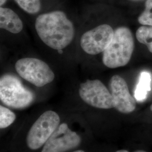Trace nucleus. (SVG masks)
<instances>
[{
    "instance_id": "9b49d317",
    "label": "nucleus",
    "mask_w": 152,
    "mask_h": 152,
    "mask_svg": "<svg viewBox=\"0 0 152 152\" xmlns=\"http://www.w3.org/2000/svg\"><path fill=\"white\" fill-rule=\"evenodd\" d=\"M151 82L152 77L150 73L141 72L135 91V98L137 102H142L146 99L148 92L151 90Z\"/></svg>"
},
{
    "instance_id": "f3484780",
    "label": "nucleus",
    "mask_w": 152,
    "mask_h": 152,
    "mask_svg": "<svg viewBox=\"0 0 152 152\" xmlns=\"http://www.w3.org/2000/svg\"><path fill=\"white\" fill-rule=\"evenodd\" d=\"M116 152H128L127 151H126V150H120V151H118Z\"/></svg>"
},
{
    "instance_id": "f03ea898",
    "label": "nucleus",
    "mask_w": 152,
    "mask_h": 152,
    "mask_svg": "<svg viewBox=\"0 0 152 152\" xmlns=\"http://www.w3.org/2000/svg\"><path fill=\"white\" fill-rule=\"evenodd\" d=\"M134 48L130 30L125 27L117 28L111 42L103 52V63L109 68L124 66L130 61Z\"/></svg>"
},
{
    "instance_id": "ddd939ff",
    "label": "nucleus",
    "mask_w": 152,
    "mask_h": 152,
    "mask_svg": "<svg viewBox=\"0 0 152 152\" xmlns=\"http://www.w3.org/2000/svg\"><path fill=\"white\" fill-rule=\"evenodd\" d=\"M22 10L30 14L38 12L41 7L40 0H14Z\"/></svg>"
},
{
    "instance_id": "dca6fc26",
    "label": "nucleus",
    "mask_w": 152,
    "mask_h": 152,
    "mask_svg": "<svg viewBox=\"0 0 152 152\" xmlns=\"http://www.w3.org/2000/svg\"><path fill=\"white\" fill-rule=\"evenodd\" d=\"M7 0H0V6L2 7L6 3Z\"/></svg>"
},
{
    "instance_id": "6ab92c4d",
    "label": "nucleus",
    "mask_w": 152,
    "mask_h": 152,
    "mask_svg": "<svg viewBox=\"0 0 152 152\" xmlns=\"http://www.w3.org/2000/svg\"><path fill=\"white\" fill-rule=\"evenodd\" d=\"M85 152L84 151H75V152Z\"/></svg>"
},
{
    "instance_id": "423d86ee",
    "label": "nucleus",
    "mask_w": 152,
    "mask_h": 152,
    "mask_svg": "<svg viewBox=\"0 0 152 152\" xmlns=\"http://www.w3.org/2000/svg\"><path fill=\"white\" fill-rule=\"evenodd\" d=\"M79 95L84 102L93 107L105 109L114 108L110 92L99 80H88L82 83Z\"/></svg>"
},
{
    "instance_id": "f257e3e1",
    "label": "nucleus",
    "mask_w": 152,
    "mask_h": 152,
    "mask_svg": "<svg viewBox=\"0 0 152 152\" xmlns=\"http://www.w3.org/2000/svg\"><path fill=\"white\" fill-rule=\"evenodd\" d=\"M35 28L39 37L51 49H65L72 42L75 30L63 11H51L39 15L35 22Z\"/></svg>"
},
{
    "instance_id": "0eeeda50",
    "label": "nucleus",
    "mask_w": 152,
    "mask_h": 152,
    "mask_svg": "<svg viewBox=\"0 0 152 152\" xmlns=\"http://www.w3.org/2000/svg\"><path fill=\"white\" fill-rule=\"evenodd\" d=\"M114 32L108 24L100 25L82 34L80 39L82 49L89 55L103 53L111 42Z\"/></svg>"
},
{
    "instance_id": "aec40b11",
    "label": "nucleus",
    "mask_w": 152,
    "mask_h": 152,
    "mask_svg": "<svg viewBox=\"0 0 152 152\" xmlns=\"http://www.w3.org/2000/svg\"><path fill=\"white\" fill-rule=\"evenodd\" d=\"M131 1H143V0H131Z\"/></svg>"
},
{
    "instance_id": "2eb2a0df",
    "label": "nucleus",
    "mask_w": 152,
    "mask_h": 152,
    "mask_svg": "<svg viewBox=\"0 0 152 152\" xmlns=\"http://www.w3.org/2000/svg\"><path fill=\"white\" fill-rule=\"evenodd\" d=\"M139 22L142 25L152 26V0H147L145 10L139 17Z\"/></svg>"
},
{
    "instance_id": "f8f14e48",
    "label": "nucleus",
    "mask_w": 152,
    "mask_h": 152,
    "mask_svg": "<svg viewBox=\"0 0 152 152\" xmlns=\"http://www.w3.org/2000/svg\"><path fill=\"white\" fill-rule=\"evenodd\" d=\"M136 37L141 44L147 45L149 51L152 53V26L139 28L136 31Z\"/></svg>"
},
{
    "instance_id": "6e6552de",
    "label": "nucleus",
    "mask_w": 152,
    "mask_h": 152,
    "mask_svg": "<svg viewBox=\"0 0 152 152\" xmlns=\"http://www.w3.org/2000/svg\"><path fill=\"white\" fill-rule=\"evenodd\" d=\"M80 141L76 132L69 129L67 124H62L44 144L42 152H65L75 148Z\"/></svg>"
},
{
    "instance_id": "9d476101",
    "label": "nucleus",
    "mask_w": 152,
    "mask_h": 152,
    "mask_svg": "<svg viewBox=\"0 0 152 152\" xmlns=\"http://www.w3.org/2000/svg\"><path fill=\"white\" fill-rule=\"evenodd\" d=\"M0 28L9 32L17 34L23 28L22 20L16 13L9 8H0Z\"/></svg>"
},
{
    "instance_id": "39448f33",
    "label": "nucleus",
    "mask_w": 152,
    "mask_h": 152,
    "mask_svg": "<svg viewBox=\"0 0 152 152\" xmlns=\"http://www.w3.org/2000/svg\"><path fill=\"white\" fill-rule=\"evenodd\" d=\"M60 123V117L56 112H44L34 123L29 131L27 143L29 148L36 150L41 148L54 132Z\"/></svg>"
},
{
    "instance_id": "4468645a",
    "label": "nucleus",
    "mask_w": 152,
    "mask_h": 152,
    "mask_svg": "<svg viewBox=\"0 0 152 152\" xmlns=\"http://www.w3.org/2000/svg\"><path fill=\"white\" fill-rule=\"evenodd\" d=\"M16 118V115L9 109L0 106V128L5 129L11 125Z\"/></svg>"
},
{
    "instance_id": "20e7f679",
    "label": "nucleus",
    "mask_w": 152,
    "mask_h": 152,
    "mask_svg": "<svg viewBox=\"0 0 152 152\" xmlns=\"http://www.w3.org/2000/svg\"><path fill=\"white\" fill-rule=\"evenodd\" d=\"M18 75L37 87H43L53 81L54 73L44 61L34 58L18 60L15 65Z\"/></svg>"
},
{
    "instance_id": "a211bd4d",
    "label": "nucleus",
    "mask_w": 152,
    "mask_h": 152,
    "mask_svg": "<svg viewBox=\"0 0 152 152\" xmlns=\"http://www.w3.org/2000/svg\"><path fill=\"white\" fill-rule=\"evenodd\" d=\"M147 152L145 151H136L135 152Z\"/></svg>"
},
{
    "instance_id": "7ed1b4c3",
    "label": "nucleus",
    "mask_w": 152,
    "mask_h": 152,
    "mask_svg": "<svg viewBox=\"0 0 152 152\" xmlns=\"http://www.w3.org/2000/svg\"><path fill=\"white\" fill-rule=\"evenodd\" d=\"M0 98L6 105L14 108H25L34 100L32 92L26 88L18 78L6 75L0 80Z\"/></svg>"
},
{
    "instance_id": "1a4fd4ad",
    "label": "nucleus",
    "mask_w": 152,
    "mask_h": 152,
    "mask_svg": "<svg viewBox=\"0 0 152 152\" xmlns=\"http://www.w3.org/2000/svg\"><path fill=\"white\" fill-rule=\"evenodd\" d=\"M109 89L114 108L125 114L132 112L136 108V102L131 95L125 80L118 75L113 76L109 82Z\"/></svg>"
},
{
    "instance_id": "412c9836",
    "label": "nucleus",
    "mask_w": 152,
    "mask_h": 152,
    "mask_svg": "<svg viewBox=\"0 0 152 152\" xmlns=\"http://www.w3.org/2000/svg\"><path fill=\"white\" fill-rule=\"evenodd\" d=\"M151 110L152 111V104L151 105Z\"/></svg>"
}]
</instances>
